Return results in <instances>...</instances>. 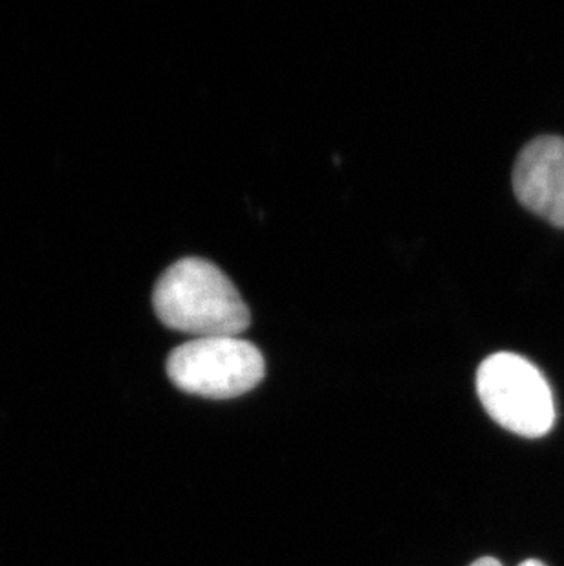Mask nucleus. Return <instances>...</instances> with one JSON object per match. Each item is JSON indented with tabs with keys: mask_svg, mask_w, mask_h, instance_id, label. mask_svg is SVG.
<instances>
[{
	"mask_svg": "<svg viewBox=\"0 0 564 566\" xmlns=\"http://www.w3.org/2000/svg\"><path fill=\"white\" fill-rule=\"evenodd\" d=\"M469 566H502L501 562H497L495 557H480L473 565Z\"/></svg>",
	"mask_w": 564,
	"mask_h": 566,
	"instance_id": "obj_5",
	"label": "nucleus"
},
{
	"mask_svg": "<svg viewBox=\"0 0 564 566\" xmlns=\"http://www.w3.org/2000/svg\"><path fill=\"white\" fill-rule=\"evenodd\" d=\"M477 390L499 426L526 439L554 428V395L543 373L519 354L497 353L477 373Z\"/></svg>",
	"mask_w": 564,
	"mask_h": 566,
	"instance_id": "obj_2",
	"label": "nucleus"
},
{
	"mask_svg": "<svg viewBox=\"0 0 564 566\" xmlns=\"http://www.w3.org/2000/svg\"><path fill=\"white\" fill-rule=\"evenodd\" d=\"M267 364L253 343L240 337H197L167 359L170 381L189 395L226 400L261 384Z\"/></svg>",
	"mask_w": 564,
	"mask_h": 566,
	"instance_id": "obj_3",
	"label": "nucleus"
},
{
	"mask_svg": "<svg viewBox=\"0 0 564 566\" xmlns=\"http://www.w3.org/2000/svg\"><path fill=\"white\" fill-rule=\"evenodd\" d=\"M156 315L173 331L195 337H239L250 308L213 262L187 256L161 273L153 292Z\"/></svg>",
	"mask_w": 564,
	"mask_h": 566,
	"instance_id": "obj_1",
	"label": "nucleus"
},
{
	"mask_svg": "<svg viewBox=\"0 0 564 566\" xmlns=\"http://www.w3.org/2000/svg\"><path fill=\"white\" fill-rule=\"evenodd\" d=\"M521 566H546L543 563L537 562V559H528V562L522 563Z\"/></svg>",
	"mask_w": 564,
	"mask_h": 566,
	"instance_id": "obj_6",
	"label": "nucleus"
},
{
	"mask_svg": "<svg viewBox=\"0 0 564 566\" xmlns=\"http://www.w3.org/2000/svg\"><path fill=\"white\" fill-rule=\"evenodd\" d=\"M513 189L528 209L564 228V138L539 136L530 142L516 158Z\"/></svg>",
	"mask_w": 564,
	"mask_h": 566,
	"instance_id": "obj_4",
	"label": "nucleus"
}]
</instances>
